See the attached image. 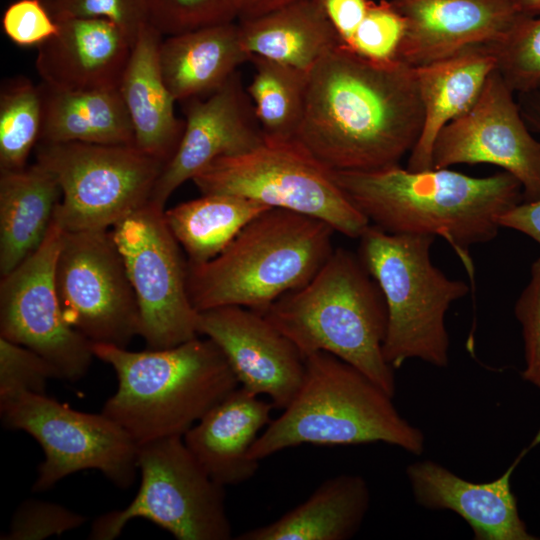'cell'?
Masks as SVG:
<instances>
[{
	"label": "cell",
	"mask_w": 540,
	"mask_h": 540,
	"mask_svg": "<svg viewBox=\"0 0 540 540\" xmlns=\"http://www.w3.org/2000/svg\"><path fill=\"white\" fill-rule=\"evenodd\" d=\"M414 68L368 60L342 42L308 72L295 139L333 171L398 165L423 126Z\"/></svg>",
	"instance_id": "6da1fadb"
},
{
	"label": "cell",
	"mask_w": 540,
	"mask_h": 540,
	"mask_svg": "<svg viewBox=\"0 0 540 540\" xmlns=\"http://www.w3.org/2000/svg\"><path fill=\"white\" fill-rule=\"evenodd\" d=\"M333 174L373 225L394 234L440 236L471 277L470 246L494 239L499 217L523 198L521 184L505 171L473 177L449 168L411 171L398 164Z\"/></svg>",
	"instance_id": "7a4b0ae2"
},
{
	"label": "cell",
	"mask_w": 540,
	"mask_h": 540,
	"mask_svg": "<svg viewBox=\"0 0 540 540\" xmlns=\"http://www.w3.org/2000/svg\"><path fill=\"white\" fill-rule=\"evenodd\" d=\"M95 358L109 364L117 389L102 413L139 446L181 436L240 386L220 348L198 336L165 349L130 351L94 343Z\"/></svg>",
	"instance_id": "3957f363"
},
{
	"label": "cell",
	"mask_w": 540,
	"mask_h": 540,
	"mask_svg": "<svg viewBox=\"0 0 540 540\" xmlns=\"http://www.w3.org/2000/svg\"><path fill=\"white\" fill-rule=\"evenodd\" d=\"M326 222L272 208L250 221L215 258L187 262V288L200 312L241 306L263 314L307 284L334 251Z\"/></svg>",
	"instance_id": "277c9868"
},
{
	"label": "cell",
	"mask_w": 540,
	"mask_h": 540,
	"mask_svg": "<svg viewBox=\"0 0 540 540\" xmlns=\"http://www.w3.org/2000/svg\"><path fill=\"white\" fill-rule=\"evenodd\" d=\"M263 315L304 358L333 354L394 396V369L383 355L385 300L358 255L334 249L307 284L281 296Z\"/></svg>",
	"instance_id": "5b68a950"
},
{
	"label": "cell",
	"mask_w": 540,
	"mask_h": 540,
	"mask_svg": "<svg viewBox=\"0 0 540 540\" xmlns=\"http://www.w3.org/2000/svg\"><path fill=\"white\" fill-rule=\"evenodd\" d=\"M393 396L333 354L305 357L301 386L290 404L253 443L249 458L260 461L302 444L355 445L384 442L420 455L423 432L396 409Z\"/></svg>",
	"instance_id": "8992f818"
},
{
	"label": "cell",
	"mask_w": 540,
	"mask_h": 540,
	"mask_svg": "<svg viewBox=\"0 0 540 540\" xmlns=\"http://www.w3.org/2000/svg\"><path fill=\"white\" fill-rule=\"evenodd\" d=\"M358 239V256L386 304V362L394 370L414 358L446 367L450 342L445 316L454 301L467 295L468 285L432 263L434 236L394 234L369 224Z\"/></svg>",
	"instance_id": "52a82bcc"
},
{
	"label": "cell",
	"mask_w": 540,
	"mask_h": 540,
	"mask_svg": "<svg viewBox=\"0 0 540 540\" xmlns=\"http://www.w3.org/2000/svg\"><path fill=\"white\" fill-rule=\"evenodd\" d=\"M201 194H227L304 214L359 238L369 220L337 184L333 170L296 139L265 138L258 147L220 157L192 179Z\"/></svg>",
	"instance_id": "ba28073f"
},
{
	"label": "cell",
	"mask_w": 540,
	"mask_h": 540,
	"mask_svg": "<svg viewBox=\"0 0 540 540\" xmlns=\"http://www.w3.org/2000/svg\"><path fill=\"white\" fill-rule=\"evenodd\" d=\"M141 483L125 508L93 521L89 538L113 540L128 522L143 518L178 540H230L225 487L215 482L187 448L171 436L138 446Z\"/></svg>",
	"instance_id": "9c48e42d"
},
{
	"label": "cell",
	"mask_w": 540,
	"mask_h": 540,
	"mask_svg": "<svg viewBox=\"0 0 540 540\" xmlns=\"http://www.w3.org/2000/svg\"><path fill=\"white\" fill-rule=\"evenodd\" d=\"M35 152L60 186L54 220L64 232L113 228L150 201L165 167L135 145L39 142Z\"/></svg>",
	"instance_id": "30bf717a"
},
{
	"label": "cell",
	"mask_w": 540,
	"mask_h": 540,
	"mask_svg": "<svg viewBox=\"0 0 540 540\" xmlns=\"http://www.w3.org/2000/svg\"><path fill=\"white\" fill-rule=\"evenodd\" d=\"M0 413L6 427L31 435L43 450L34 492L86 469L100 471L121 489L134 482L138 445L102 412H80L46 394L27 393L0 405Z\"/></svg>",
	"instance_id": "8fae6325"
},
{
	"label": "cell",
	"mask_w": 540,
	"mask_h": 540,
	"mask_svg": "<svg viewBox=\"0 0 540 540\" xmlns=\"http://www.w3.org/2000/svg\"><path fill=\"white\" fill-rule=\"evenodd\" d=\"M164 210L149 201L111 228L135 292L140 336L148 349L170 348L199 335V312L187 288V260Z\"/></svg>",
	"instance_id": "7c38bea8"
},
{
	"label": "cell",
	"mask_w": 540,
	"mask_h": 540,
	"mask_svg": "<svg viewBox=\"0 0 540 540\" xmlns=\"http://www.w3.org/2000/svg\"><path fill=\"white\" fill-rule=\"evenodd\" d=\"M54 280L66 321L92 344L140 336L134 289L111 229L62 233Z\"/></svg>",
	"instance_id": "4fadbf2b"
},
{
	"label": "cell",
	"mask_w": 540,
	"mask_h": 540,
	"mask_svg": "<svg viewBox=\"0 0 540 540\" xmlns=\"http://www.w3.org/2000/svg\"><path fill=\"white\" fill-rule=\"evenodd\" d=\"M62 229L53 219L41 246L0 280V337L47 360L60 379L84 377L95 358L92 343L65 319L54 268Z\"/></svg>",
	"instance_id": "5bb4252c"
},
{
	"label": "cell",
	"mask_w": 540,
	"mask_h": 540,
	"mask_svg": "<svg viewBox=\"0 0 540 540\" xmlns=\"http://www.w3.org/2000/svg\"><path fill=\"white\" fill-rule=\"evenodd\" d=\"M526 124L514 91L496 69L471 108L437 135L433 168L495 165L519 181L525 201L540 198V141Z\"/></svg>",
	"instance_id": "9a60e30c"
},
{
	"label": "cell",
	"mask_w": 540,
	"mask_h": 540,
	"mask_svg": "<svg viewBox=\"0 0 540 540\" xmlns=\"http://www.w3.org/2000/svg\"><path fill=\"white\" fill-rule=\"evenodd\" d=\"M199 335L223 352L240 386L269 397L284 410L304 377L305 358L295 344L263 314L241 306L200 311Z\"/></svg>",
	"instance_id": "2e32d148"
},
{
	"label": "cell",
	"mask_w": 540,
	"mask_h": 540,
	"mask_svg": "<svg viewBox=\"0 0 540 540\" xmlns=\"http://www.w3.org/2000/svg\"><path fill=\"white\" fill-rule=\"evenodd\" d=\"M182 103L185 125L180 144L150 197L162 208L180 185L214 160L248 152L265 140L238 72L208 96Z\"/></svg>",
	"instance_id": "e0dca14e"
},
{
	"label": "cell",
	"mask_w": 540,
	"mask_h": 540,
	"mask_svg": "<svg viewBox=\"0 0 540 540\" xmlns=\"http://www.w3.org/2000/svg\"><path fill=\"white\" fill-rule=\"evenodd\" d=\"M406 19L398 60L427 65L501 41L523 16L515 0H393Z\"/></svg>",
	"instance_id": "ac0fdd59"
},
{
	"label": "cell",
	"mask_w": 540,
	"mask_h": 540,
	"mask_svg": "<svg viewBox=\"0 0 540 540\" xmlns=\"http://www.w3.org/2000/svg\"><path fill=\"white\" fill-rule=\"evenodd\" d=\"M540 444V429L528 447L499 478L486 483L463 479L444 466L417 461L406 469L416 502L428 509H447L461 516L477 540H535L519 516L511 476L523 457Z\"/></svg>",
	"instance_id": "d6986e66"
},
{
	"label": "cell",
	"mask_w": 540,
	"mask_h": 540,
	"mask_svg": "<svg viewBox=\"0 0 540 540\" xmlns=\"http://www.w3.org/2000/svg\"><path fill=\"white\" fill-rule=\"evenodd\" d=\"M57 22V34L37 47L41 82L72 91L119 88L133 47L125 33L103 18Z\"/></svg>",
	"instance_id": "ffe728a7"
},
{
	"label": "cell",
	"mask_w": 540,
	"mask_h": 540,
	"mask_svg": "<svg viewBox=\"0 0 540 540\" xmlns=\"http://www.w3.org/2000/svg\"><path fill=\"white\" fill-rule=\"evenodd\" d=\"M273 404L242 386L211 408L183 436L195 459L218 484L226 487L255 476L259 462L249 451L271 422Z\"/></svg>",
	"instance_id": "44dd1931"
},
{
	"label": "cell",
	"mask_w": 540,
	"mask_h": 540,
	"mask_svg": "<svg viewBox=\"0 0 540 540\" xmlns=\"http://www.w3.org/2000/svg\"><path fill=\"white\" fill-rule=\"evenodd\" d=\"M423 107V126L410 152L407 169H432L435 139L451 121L476 102L489 76L497 69L491 45L467 48L448 58L413 67Z\"/></svg>",
	"instance_id": "7402d4cb"
},
{
	"label": "cell",
	"mask_w": 540,
	"mask_h": 540,
	"mask_svg": "<svg viewBox=\"0 0 540 540\" xmlns=\"http://www.w3.org/2000/svg\"><path fill=\"white\" fill-rule=\"evenodd\" d=\"M163 35L148 24L133 44L119 91L128 112L134 145L166 165L175 154L184 120L162 77L159 50Z\"/></svg>",
	"instance_id": "603a6c76"
},
{
	"label": "cell",
	"mask_w": 540,
	"mask_h": 540,
	"mask_svg": "<svg viewBox=\"0 0 540 540\" xmlns=\"http://www.w3.org/2000/svg\"><path fill=\"white\" fill-rule=\"evenodd\" d=\"M160 67L175 101L206 97L219 89L246 61L239 23L229 22L166 36Z\"/></svg>",
	"instance_id": "cb8c5ba5"
},
{
	"label": "cell",
	"mask_w": 540,
	"mask_h": 540,
	"mask_svg": "<svg viewBox=\"0 0 540 540\" xmlns=\"http://www.w3.org/2000/svg\"><path fill=\"white\" fill-rule=\"evenodd\" d=\"M370 505L366 480L342 474L323 481L302 503L237 540H347L360 529Z\"/></svg>",
	"instance_id": "d4e9b609"
},
{
	"label": "cell",
	"mask_w": 540,
	"mask_h": 540,
	"mask_svg": "<svg viewBox=\"0 0 540 540\" xmlns=\"http://www.w3.org/2000/svg\"><path fill=\"white\" fill-rule=\"evenodd\" d=\"M60 197L55 176L38 162L19 170H0L1 276L41 246Z\"/></svg>",
	"instance_id": "484cf974"
},
{
	"label": "cell",
	"mask_w": 540,
	"mask_h": 540,
	"mask_svg": "<svg viewBox=\"0 0 540 540\" xmlns=\"http://www.w3.org/2000/svg\"><path fill=\"white\" fill-rule=\"evenodd\" d=\"M245 50L309 71L341 42L316 0H296L255 18L239 21Z\"/></svg>",
	"instance_id": "4316f807"
},
{
	"label": "cell",
	"mask_w": 540,
	"mask_h": 540,
	"mask_svg": "<svg viewBox=\"0 0 540 540\" xmlns=\"http://www.w3.org/2000/svg\"><path fill=\"white\" fill-rule=\"evenodd\" d=\"M39 88L42 98L39 142L134 145L133 127L119 88L72 91L43 82Z\"/></svg>",
	"instance_id": "83f0119b"
},
{
	"label": "cell",
	"mask_w": 540,
	"mask_h": 540,
	"mask_svg": "<svg viewBox=\"0 0 540 540\" xmlns=\"http://www.w3.org/2000/svg\"><path fill=\"white\" fill-rule=\"evenodd\" d=\"M272 209L257 201L227 194H202L164 210L175 239L191 264L219 255L255 217Z\"/></svg>",
	"instance_id": "f1b7e54d"
},
{
	"label": "cell",
	"mask_w": 540,
	"mask_h": 540,
	"mask_svg": "<svg viewBox=\"0 0 540 540\" xmlns=\"http://www.w3.org/2000/svg\"><path fill=\"white\" fill-rule=\"evenodd\" d=\"M246 88L265 138L295 139L302 122L308 72L253 55Z\"/></svg>",
	"instance_id": "f546056e"
},
{
	"label": "cell",
	"mask_w": 540,
	"mask_h": 540,
	"mask_svg": "<svg viewBox=\"0 0 540 540\" xmlns=\"http://www.w3.org/2000/svg\"><path fill=\"white\" fill-rule=\"evenodd\" d=\"M41 128L39 85L25 77L6 81L0 92V170L27 166V159L39 142Z\"/></svg>",
	"instance_id": "4dcf8cb0"
},
{
	"label": "cell",
	"mask_w": 540,
	"mask_h": 540,
	"mask_svg": "<svg viewBox=\"0 0 540 540\" xmlns=\"http://www.w3.org/2000/svg\"><path fill=\"white\" fill-rule=\"evenodd\" d=\"M497 70L518 94L540 91V16H522L506 36L490 44Z\"/></svg>",
	"instance_id": "1f68e13d"
},
{
	"label": "cell",
	"mask_w": 540,
	"mask_h": 540,
	"mask_svg": "<svg viewBox=\"0 0 540 540\" xmlns=\"http://www.w3.org/2000/svg\"><path fill=\"white\" fill-rule=\"evenodd\" d=\"M149 22L163 36L235 22L242 0H146Z\"/></svg>",
	"instance_id": "d6a6232c"
},
{
	"label": "cell",
	"mask_w": 540,
	"mask_h": 540,
	"mask_svg": "<svg viewBox=\"0 0 540 540\" xmlns=\"http://www.w3.org/2000/svg\"><path fill=\"white\" fill-rule=\"evenodd\" d=\"M405 31L406 19L393 0L371 1L366 15L346 46L368 60L393 62L398 60Z\"/></svg>",
	"instance_id": "836d02e7"
},
{
	"label": "cell",
	"mask_w": 540,
	"mask_h": 540,
	"mask_svg": "<svg viewBox=\"0 0 540 540\" xmlns=\"http://www.w3.org/2000/svg\"><path fill=\"white\" fill-rule=\"evenodd\" d=\"M57 370L33 350L0 337V405L22 394H46Z\"/></svg>",
	"instance_id": "e575fe53"
},
{
	"label": "cell",
	"mask_w": 540,
	"mask_h": 540,
	"mask_svg": "<svg viewBox=\"0 0 540 540\" xmlns=\"http://www.w3.org/2000/svg\"><path fill=\"white\" fill-rule=\"evenodd\" d=\"M56 21L103 18L115 23L135 43L150 24L146 0H42Z\"/></svg>",
	"instance_id": "d590c367"
},
{
	"label": "cell",
	"mask_w": 540,
	"mask_h": 540,
	"mask_svg": "<svg viewBox=\"0 0 540 540\" xmlns=\"http://www.w3.org/2000/svg\"><path fill=\"white\" fill-rule=\"evenodd\" d=\"M86 517L60 504L28 499L15 510L1 540H42L74 530Z\"/></svg>",
	"instance_id": "8d00e7d4"
},
{
	"label": "cell",
	"mask_w": 540,
	"mask_h": 540,
	"mask_svg": "<svg viewBox=\"0 0 540 540\" xmlns=\"http://www.w3.org/2000/svg\"><path fill=\"white\" fill-rule=\"evenodd\" d=\"M514 312L524 341L522 378L540 390V257L531 264L530 279L516 301Z\"/></svg>",
	"instance_id": "74e56055"
},
{
	"label": "cell",
	"mask_w": 540,
	"mask_h": 540,
	"mask_svg": "<svg viewBox=\"0 0 540 540\" xmlns=\"http://www.w3.org/2000/svg\"><path fill=\"white\" fill-rule=\"evenodd\" d=\"M2 28L14 44L38 47L58 32V22L42 0H16L3 12Z\"/></svg>",
	"instance_id": "f35d334b"
},
{
	"label": "cell",
	"mask_w": 540,
	"mask_h": 540,
	"mask_svg": "<svg viewBox=\"0 0 540 540\" xmlns=\"http://www.w3.org/2000/svg\"><path fill=\"white\" fill-rule=\"evenodd\" d=\"M337 31L343 44L348 45L372 0H316Z\"/></svg>",
	"instance_id": "ab89813d"
},
{
	"label": "cell",
	"mask_w": 540,
	"mask_h": 540,
	"mask_svg": "<svg viewBox=\"0 0 540 540\" xmlns=\"http://www.w3.org/2000/svg\"><path fill=\"white\" fill-rule=\"evenodd\" d=\"M498 222L500 227L521 232L540 245V198L516 204Z\"/></svg>",
	"instance_id": "60d3db41"
},
{
	"label": "cell",
	"mask_w": 540,
	"mask_h": 540,
	"mask_svg": "<svg viewBox=\"0 0 540 540\" xmlns=\"http://www.w3.org/2000/svg\"><path fill=\"white\" fill-rule=\"evenodd\" d=\"M518 104L526 123L540 133V91L519 94Z\"/></svg>",
	"instance_id": "b9f144b4"
},
{
	"label": "cell",
	"mask_w": 540,
	"mask_h": 540,
	"mask_svg": "<svg viewBox=\"0 0 540 540\" xmlns=\"http://www.w3.org/2000/svg\"><path fill=\"white\" fill-rule=\"evenodd\" d=\"M296 0H242L240 20L258 17Z\"/></svg>",
	"instance_id": "7bdbcfd3"
},
{
	"label": "cell",
	"mask_w": 540,
	"mask_h": 540,
	"mask_svg": "<svg viewBox=\"0 0 540 540\" xmlns=\"http://www.w3.org/2000/svg\"><path fill=\"white\" fill-rule=\"evenodd\" d=\"M520 13L524 16H540V0H515Z\"/></svg>",
	"instance_id": "ee69618b"
}]
</instances>
